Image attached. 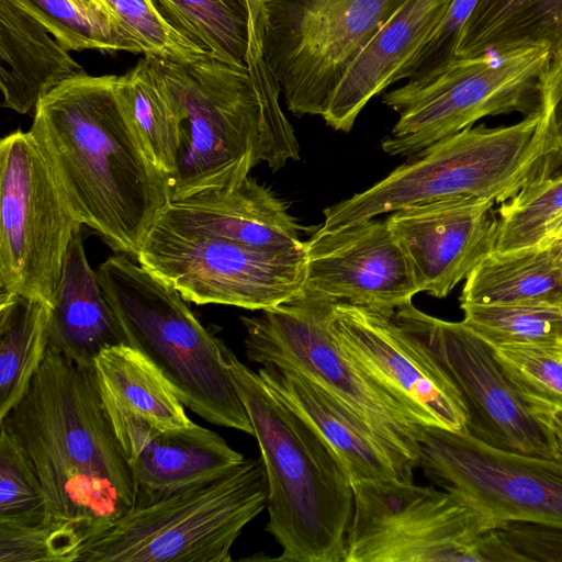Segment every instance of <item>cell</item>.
I'll list each match as a JSON object with an SVG mask.
<instances>
[{
	"mask_svg": "<svg viewBox=\"0 0 562 562\" xmlns=\"http://www.w3.org/2000/svg\"><path fill=\"white\" fill-rule=\"evenodd\" d=\"M114 81L83 71L65 80L40 100L30 131L78 221L114 251L136 257L169 194Z\"/></svg>",
	"mask_w": 562,
	"mask_h": 562,
	"instance_id": "6da1fadb",
	"label": "cell"
},
{
	"mask_svg": "<svg viewBox=\"0 0 562 562\" xmlns=\"http://www.w3.org/2000/svg\"><path fill=\"white\" fill-rule=\"evenodd\" d=\"M0 424L31 457L47 513L74 524L86 541L136 504V484L93 370L48 345L25 395Z\"/></svg>",
	"mask_w": 562,
	"mask_h": 562,
	"instance_id": "7a4b0ae2",
	"label": "cell"
},
{
	"mask_svg": "<svg viewBox=\"0 0 562 562\" xmlns=\"http://www.w3.org/2000/svg\"><path fill=\"white\" fill-rule=\"evenodd\" d=\"M267 482V531L285 562H344L353 516L348 472L325 439L227 347Z\"/></svg>",
	"mask_w": 562,
	"mask_h": 562,
	"instance_id": "3957f363",
	"label": "cell"
},
{
	"mask_svg": "<svg viewBox=\"0 0 562 562\" xmlns=\"http://www.w3.org/2000/svg\"><path fill=\"white\" fill-rule=\"evenodd\" d=\"M97 272L125 344L157 367L182 404L213 425L254 436L225 359L227 346L188 301L124 254L108 258Z\"/></svg>",
	"mask_w": 562,
	"mask_h": 562,
	"instance_id": "277c9868",
	"label": "cell"
},
{
	"mask_svg": "<svg viewBox=\"0 0 562 562\" xmlns=\"http://www.w3.org/2000/svg\"><path fill=\"white\" fill-rule=\"evenodd\" d=\"M548 148L538 110L507 126H471L438 140L370 188L323 211V229L356 224L398 209L445 198L503 203L530 183Z\"/></svg>",
	"mask_w": 562,
	"mask_h": 562,
	"instance_id": "5b68a950",
	"label": "cell"
},
{
	"mask_svg": "<svg viewBox=\"0 0 562 562\" xmlns=\"http://www.w3.org/2000/svg\"><path fill=\"white\" fill-rule=\"evenodd\" d=\"M261 458L148 502H138L82 546L81 562H228L244 528L266 507Z\"/></svg>",
	"mask_w": 562,
	"mask_h": 562,
	"instance_id": "8992f818",
	"label": "cell"
},
{
	"mask_svg": "<svg viewBox=\"0 0 562 562\" xmlns=\"http://www.w3.org/2000/svg\"><path fill=\"white\" fill-rule=\"evenodd\" d=\"M154 59L183 113L180 159L167 183L169 201L234 187L260 162L273 171L286 165L246 65L212 56L191 64Z\"/></svg>",
	"mask_w": 562,
	"mask_h": 562,
	"instance_id": "52a82bcc",
	"label": "cell"
},
{
	"mask_svg": "<svg viewBox=\"0 0 562 562\" xmlns=\"http://www.w3.org/2000/svg\"><path fill=\"white\" fill-rule=\"evenodd\" d=\"M344 562H510L499 525L448 491L398 480L352 484Z\"/></svg>",
	"mask_w": 562,
	"mask_h": 562,
	"instance_id": "ba28073f",
	"label": "cell"
},
{
	"mask_svg": "<svg viewBox=\"0 0 562 562\" xmlns=\"http://www.w3.org/2000/svg\"><path fill=\"white\" fill-rule=\"evenodd\" d=\"M334 302L302 293L258 316H241L249 361L296 370L361 416L412 472L417 468L420 422L362 370L329 328Z\"/></svg>",
	"mask_w": 562,
	"mask_h": 562,
	"instance_id": "9c48e42d",
	"label": "cell"
},
{
	"mask_svg": "<svg viewBox=\"0 0 562 562\" xmlns=\"http://www.w3.org/2000/svg\"><path fill=\"white\" fill-rule=\"evenodd\" d=\"M550 61L546 47L502 56L457 58L441 71L408 80L382 102L398 113L381 148L413 156L486 116L538 111L539 79Z\"/></svg>",
	"mask_w": 562,
	"mask_h": 562,
	"instance_id": "30bf717a",
	"label": "cell"
},
{
	"mask_svg": "<svg viewBox=\"0 0 562 562\" xmlns=\"http://www.w3.org/2000/svg\"><path fill=\"white\" fill-rule=\"evenodd\" d=\"M405 0H262L263 57L296 116L323 115L347 69Z\"/></svg>",
	"mask_w": 562,
	"mask_h": 562,
	"instance_id": "8fae6325",
	"label": "cell"
},
{
	"mask_svg": "<svg viewBox=\"0 0 562 562\" xmlns=\"http://www.w3.org/2000/svg\"><path fill=\"white\" fill-rule=\"evenodd\" d=\"M0 304L53 305L67 249L82 225L31 131L0 142Z\"/></svg>",
	"mask_w": 562,
	"mask_h": 562,
	"instance_id": "7c38bea8",
	"label": "cell"
},
{
	"mask_svg": "<svg viewBox=\"0 0 562 562\" xmlns=\"http://www.w3.org/2000/svg\"><path fill=\"white\" fill-rule=\"evenodd\" d=\"M135 259L188 302L265 311L303 293L306 250L259 249L156 221Z\"/></svg>",
	"mask_w": 562,
	"mask_h": 562,
	"instance_id": "4fadbf2b",
	"label": "cell"
},
{
	"mask_svg": "<svg viewBox=\"0 0 562 562\" xmlns=\"http://www.w3.org/2000/svg\"><path fill=\"white\" fill-rule=\"evenodd\" d=\"M417 442V468L445 491L481 506L501 527L522 521L562 528V456L506 451L429 425H419Z\"/></svg>",
	"mask_w": 562,
	"mask_h": 562,
	"instance_id": "5bb4252c",
	"label": "cell"
},
{
	"mask_svg": "<svg viewBox=\"0 0 562 562\" xmlns=\"http://www.w3.org/2000/svg\"><path fill=\"white\" fill-rule=\"evenodd\" d=\"M430 355L460 394L467 434L497 449L561 457L550 429L532 413L502 372L491 347L462 321L448 322L412 302L392 315Z\"/></svg>",
	"mask_w": 562,
	"mask_h": 562,
	"instance_id": "9a60e30c",
	"label": "cell"
},
{
	"mask_svg": "<svg viewBox=\"0 0 562 562\" xmlns=\"http://www.w3.org/2000/svg\"><path fill=\"white\" fill-rule=\"evenodd\" d=\"M329 328L344 351L408 407L422 425L467 434V409L459 392L392 316L335 303Z\"/></svg>",
	"mask_w": 562,
	"mask_h": 562,
	"instance_id": "2e32d148",
	"label": "cell"
},
{
	"mask_svg": "<svg viewBox=\"0 0 562 562\" xmlns=\"http://www.w3.org/2000/svg\"><path fill=\"white\" fill-rule=\"evenodd\" d=\"M303 293L384 315L419 293L409 261L385 220L322 227L305 241Z\"/></svg>",
	"mask_w": 562,
	"mask_h": 562,
	"instance_id": "e0dca14e",
	"label": "cell"
},
{
	"mask_svg": "<svg viewBox=\"0 0 562 562\" xmlns=\"http://www.w3.org/2000/svg\"><path fill=\"white\" fill-rule=\"evenodd\" d=\"M495 204L453 196L389 213L385 221L409 261L419 292L446 297L493 251Z\"/></svg>",
	"mask_w": 562,
	"mask_h": 562,
	"instance_id": "ac0fdd59",
	"label": "cell"
},
{
	"mask_svg": "<svg viewBox=\"0 0 562 562\" xmlns=\"http://www.w3.org/2000/svg\"><path fill=\"white\" fill-rule=\"evenodd\" d=\"M103 404L131 468L136 503L218 477L245 460L218 434L194 423L162 428L110 402Z\"/></svg>",
	"mask_w": 562,
	"mask_h": 562,
	"instance_id": "d6986e66",
	"label": "cell"
},
{
	"mask_svg": "<svg viewBox=\"0 0 562 562\" xmlns=\"http://www.w3.org/2000/svg\"><path fill=\"white\" fill-rule=\"evenodd\" d=\"M156 221L259 249L305 246L285 203L250 176L231 188L169 201Z\"/></svg>",
	"mask_w": 562,
	"mask_h": 562,
	"instance_id": "ffe728a7",
	"label": "cell"
},
{
	"mask_svg": "<svg viewBox=\"0 0 562 562\" xmlns=\"http://www.w3.org/2000/svg\"><path fill=\"white\" fill-rule=\"evenodd\" d=\"M258 374L267 386L303 416L344 463L351 484L398 480L413 482L409 471L353 409L292 369L265 366Z\"/></svg>",
	"mask_w": 562,
	"mask_h": 562,
	"instance_id": "44dd1931",
	"label": "cell"
},
{
	"mask_svg": "<svg viewBox=\"0 0 562 562\" xmlns=\"http://www.w3.org/2000/svg\"><path fill=\"white\" fill-rule=\"evenodd\" d=\"M451 2L405 0L347 69L325 106L326 124L349 132L370 99L392 85L430 38Z\"/></svg>",
	"mask_w": 562,
	"mask_h": 562,
	"instance_id": "7402d4cb",
	"label": "cell"
},
{
	"mask_svg": "<svg viewBox=\"0 0 562 562\" xmlns=\"http://www.w3.org/2000/svg\"><path fill=\"white\" fill-rule=\"evenodd\" d=\"M81 226L67 249L61 278L52 305L49 346L93 370L105 348L125 344L114 313L86 256Z\"/></svg>",
	"mask_w": 562,
	"mask_h": 562,
	"instance_id": "603a6c76",
	"label": "cell"
},
{
	"mask_svg": "<svg viewBox=\"0 0 562 562\" xmlns=\"http://www.w3.org/2000/svg\"><path fill=\"white\" fill-rule=\"evenodd\" d=\"M30 13L11 0H0V89L2 106L20 114L81 66Z\"/></svg>",
	"mask_w": 562,
	"mask_h": 562,
	"instance_id": "cb8c5ba5",
	"label": "cell"
},
{
	"mask_svg": "<svg viewBox=\"0 0 562 562\" xmlns=\"http://www.w3.org/2000/svg\"><path fill=\"white\" fill-rule=\"evenodd\" d=\"M546 47L562 55V0H479L461 31L457 58Z\"/></svg>",
	"mask_w": 562,
	"mask_h": 562,
	"instance_id": "d4e9b609",
	"label": "cell"
},
{
	"mask_svg": "<svg viewBox=\"0 0 562 562\" xmlns=\"http://www.w3.org/2000/svg\"><path fill=\"white\" fill-rule=\"evenodd\" d=\"M548 302L562 304V239L492 251L467 277L462 304Z\"/></svg>",
	"mask_w": 562,
	"mask_h": 562,
	"instance_id": "484cf974",
	"label": "cell"
},
{
	"mask_svg": "<svg viewBox=\"0 0 562 562\" xmlns=\"http://www.w3.org/2000/svg\"><path fill=\"white\" fill-rule=\"evenodd\" d=\"M116 98L142 145L166 181L175 175L182 148L183 113L153 57L144 56L115 76Z\"/></svg>",
	"mask_w": 562,
	"mask_h": 562,
	"instance_id": "4316f807",
	"label": "cell"
},
{
	"mask_svg": "<svg viewBox=\"0 0 562 562\" xmlns=\"http://www.w3.org/2000/svg\"><path fill=\"white\" fill-rule=\"evenodd\" d=\"M93 372L103 401L162 428L193 424L164 374L131 346L120 344L102 350Z\"/></svg>",
	"mask_w": 562,
	"mask_h": 562,
	"instance_id": "83f0119b",
	"label": "cell"
},
{
	"mask_svg": "<svg viewBox=\"0 0 562 562\" xmlns=\"http://www.w3.org/2000/svg\"><path fill=\"white\" fill-rule=\"evenodd\" d=\"M52 305L16 296L0 304V420L23 398L49 344Z\"/></svg>",
	"mask_w": 562,
	"mask_h": 562,
	"instance_id": "f1b7e54d",
	"label": "cell"
},
{
	"mask_svg": "<svg viewBox=\"0 0 562 562\" xmlns=\"http://www.w3.org/2000/svg\"><path fill=\"white\" fill-rule=\"evenodd\" d=\"M178 29L216 59L246 65L248 0H155Z\"/></svg>",
	"mask_w": 562,
	"mask_h": 562,
	"instance_id": "f546056e",
	"label": "cell"
},
{
	"mask_svg": "<svg viewBox=\"0 0 562 562\" xmlns=\"http://www.w3.org/2000/svg\"><path fill=\"white\" fill-rule=\"evenodd\" d=\"M462 322L488 346H562V304L512 302L462 304Z\"/></svg>",
	"mask_w": 562,
	"mask_h": 562,
	"instance_id": "4dcf8cb0",
	"label": "cell"
},
{
	"mask_svg": "<svg viewBox=\"0 0 562 562\" xmlns=\"http://www.w3.org/2000/svg\"><path fill=\"white\" fill-rule=\"evenodd\" d=\"M41 22L67 50L142 53L113 19L85 10L74 0H11Z\"/></svg>",
	"mask_w": 562,
	"mask_h": 562,
	"instance_id": "1f68e13d",
	"label": "cell"
},
{
	"mask_svg": "<svg viewBox=\"0 0 562 562\" xmlns=\"http://www.w3.org/2000/svg\"><path fill=\"white\" fill-rule=\"evenodd\" d=\"M562 213V176L532 181L496 211L493 251L535 246Z\"/></svg>",
	"mask_w": 562,
	"mask_h": 562,
	"instance_id": "d6a6232c",
	"label": "cell"
},
{
	"mask_svg": "<svg viewBox=\"0 0 562 562\" xmlns=\"http://www.w3.org/2000/svg\"><path fill=\"white\" fill-rule=\"evenodd\" d=\"M490 347L502 372L535 415L562 409L559 347L524 344Z\"/></svg>",
	"mask_w": 562,
	"mask_h": 562,
	"instance_id": "836d02e7",
	"label": "cell"
},
{
	"mask_svg": "<svg viewBox=\"0 0 562 562\" xmlns=\"http://www.w3.org/2000/svg\"><path fill=\"white\" fill-rule=\"evenodd\" d=\"M105 1L144 56L178 64H191L212 56L207 49L171 23L155 0Z\"/></svg>",
	"mask_w": 562,
	"mask_h": 562,
	"instance_id": "e575fe53",
	"label": "cell"
},
{
	"mask_svg": "<svg viewBox=\"0 0 562 562\" xmlns=\"http://www.w3.org/2000/svg\"><path fill=\"white\" fill-rule=\"evenodd\" d=\"M47 515L46 496L31 457L0 424V522L26 524Z\"/></svg>",
	"mask_w": 562,
	"mask_h": 562,
	"instance_id": "d590c367",
	"label": "cell"
},
{
	"mask_svg": "<svg viewBox=\"0 0 562 562\" xmlns=\"http://www.w3.org/2000/svg\"><path fill=\"white\" fill-rule=\"evenodd\" d=\"M85 541L74 524L49 514L26 524L0 522V562L78 561Z\"/></svg>",
	"mask_w": 562,
	"mask_h": 562,
	"instance_id": "8d00e7d4",
	"label": "cell"
},
{
	"mask_svg": "<svg viewBox=\"0 0 562 562\" xmlns=\"http://www.w3.org/2000/svg\"><path fill=\"white\" fill-rule=\"evenodd\" d=\"M479 0H452L445 18L422 49L393 78L416 79L435 75L456 57L461 31Z\"/></svg>",
	"mask_w": 562,
	"mask_h": 562,
	"instance_id": "74e56055",
	"label": "cell"
},
{
	"mask_svg": "<svg viewBox=\"0 0 562 562\" xmlns=\"http://www.w3.org/2000/svg\"><path fill=\"white\" fill-rule=\"evenodd\" d=\"M538 97L547 122L548 148L532 181L562 176V55L550 58L539 79Z\"/></svg>",
	"mask_w": 562,
	"mask_h": 562,
	"instance_id": "f35d334b",
	"label": "cell"
},
{
	"mask_svg": "<svg viewBox=\"0 0 562 562\" xmlns=\"http://www.w3.org/2000/svg\"><path fill=\"white\" fill-rule=\"evenodd\" d=\"M501 531L524 562H562V528L512 521Z\"/></svg>",
	"mask_w": 562,
	"mask_h": 562,
	"instance_id": "ab89813d",
	"label": "cell"
},
{
	"mask_svg": "<svg viewBox=\"0 0 562 562\" xmlns=\"http://www.w3.org/2000/svg\"><path fill=\"white\" fill-rule=\"evenodd\" d=\"M536 416L550 429L562 456V409Z\"/></svg>",
	"mask_w": 562,
	"mask_h": 562,
	"instance_id": "60d3db41",
	"label": "cell"
},
{
	"mask_svg": "<svg viewBox=\"0 0 562 562\" xmlns=\"http://www.w3.org/2000/svg\"><path fill=\"white\" fill-rule=\"evenodd\" d=\"M74 1L87 11L103 14V15L109 16L117 22L115 16L112 14V12L108 5V2L105 0H74Z\"/></svg>",
	"mask_w": 562,
	"mask_h": 562,
	"instance_id": "b9f144b4",
	"label": "cell"
},
{
	"mask_svg": "<svg viewBox=\"0 0 562 562\" xmlns=\"http://www.w3.org/2000/svg\"><path fill=\"white\" fill-rule=\"evenodd\" d=\"M554 239H562V213L550 223L542 240Z\"/></svg>",
	"mask_w": 562,
	"mask_h": 562,
	"instance_id": "7bdbcfd3",
	"label": "cell"
},
{
	"mask_svg": "<svg viewBox=\"0 0 562 562\" xmlns=\"http://www.w3.org/2000/svg\"><path fill=\"white\" fill-rule=\"evenodd\" d=\"M558 355H559V357H560V358H561V360H562V347H559V348H558Z\"/></svg>",
	"mask_w": 562,
	"mask_h": 562,
	"instance_id": "ee69618b",
	"label": "cell"
}]
</instances>
